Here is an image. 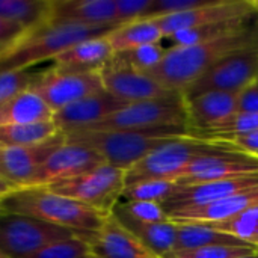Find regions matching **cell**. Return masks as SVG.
Masks as SVG:
<instances>
[{"label":"cell","instance_id":"6da1fadb","mask_svg":"<svg viewBox=\"0 0 258 258\" xmlns=\"http://www.w3.org/2000/svg\"><path fill=\"white\" fill-rule=\"evenodd\" d=\"M255 47H258V15L246 27L222 38L187 47L168 48L162 62L145 74L171 91L183 92L221 60Z\"/></svg>","mask_w":258,"mask_h":258},{"label":"cell","instance_id":"7a4b0ae2","mask_svg":"<svg viewBox=\"0 0 258 258\" xmlns=\"http://www.w3.org/2000/svg\"><path fill=\"white\" fill-rule=\"evenodd\" d=\"M115 27L118 26H89L74 21L47 20L26 30L17 41L0 50V73L30 70L39 62L53 60L79 42L106 36Z\"/></svg>","mask_w":258,"mask_h":258},{"label":"cell","instance_id":"3957f363","mask_svg":"<svg viewBox=\"0 0 258 258\" xmlns=\"http://www.w3.org/2000/svg\"><path fill=\"white\" fill-rule=\"evenodd\" d=\"M5 213L24 215L77 233H97L110 216L47 187H21L0 198Z\"/></svg>","mask_w":258,"mask_h":258},{"label":"cell","instance_id":"277c9868","mask_svg":"<svg viewBox=\"0 0 258 258\" xmlns=\"http://www.w3.org/2000/svg\"><path fill=\"white\" fill-rule=\"evenodd\" d=\"M183 136H187V130L181 127L148 132L74 130L65 133L67 142L86 145L97 151L104 163L124 171L166 142Z\"/></svg>","mask_w":258,"mask_h":258},{"label":"cell","instance_id":"5b68a950","mask_svg":"<svg viewBox=\"0 0 258 258\" xmlns=\"http://www.w3.org/2000/svg\"><path fill=\"white\" fill-rule=\"evenodd\" d=\"M227 148L231 147L219 141H201L190 136L172 139L128 168L124 178L125 186L145 180L177 181L194 160Z\"/></svg>","mask_w":258,"mask_h":258},{"label":"cell","instance_id":"8992f818","mask_svg":"<svg viewBox=\"0 0 258 258\" xmlns=\"http://www.w3.org/2000/svg\"><path fill=\"white\" fill-rule=\"evenodd\" d=\"M186 107L181 92L166 98L130 103L101 121L80 128L98 132H148L163 128H186ZM187 130V128H186Z\"/></svg>","mask_w":258,"mask_h":258},{"label":"cell","instance_id":"52a82bcc","mask_svg":"<svg viewBox=\"0 0 258 258\" xmlns=\"http://www.w3.org/2000/svg\"><path fill=\"white\" fill-rule=\"evenodd\" d=\"M83 234L89 233H77L24 215L0 216V251L9 258H27L53 242Z\"/></svg>","mask_w":258,"mask_h":258},{"label":"cell","instance_id":"ba28073f","mask_svg":"<svg viewBox=\"0 0 258 258\" xmlns=\"http://www.w3.org/2000/svg\"><path fill=\"white\" fill-rule=\"evenodd\" d=\"M124 178V169L103 163L89 172L62 183L51 184L47 189L110 215L113 207L121 201L125 186Z\"/></svg>","mask_w":258,"mask_h":258},{"label":"cell","instance_id":"9c48e42d","mask_svg":"<svg viewBox=\"0 0 258 258\" xmlns=\"http://www.w3.org/2000/svg\"><path fill=\"white\" fill-rule=\"evenodd\" d=\"M33 89L53 112H57L82 98L104 91L100 71H65L51 67L35 76Z\"/></svg>","mask_w":258,"mask_h":258},{"label":"cell","instance_id":"30bf717a","mask_svg":"<svg viewBox=\"0 0 258 258\" xmlns=\"http://www.w3.org/2000/svg\"><path fill=\"white\" fill-rule=\"evenodd\" d=\"M258 79V47L236 53L203 74L189 85L183 97L197 95L207 91H222L239 94Z\"/></svg>","mask_w":258,"mask_h":258},{"label":"cell","instance_id":"8fae6325","mask_svg":"<svg viewBox=\"0 0 258 258\" xmlns=\"http://www.w3.org/2000/svg\"><path fill=\"white\" fill-rule=\"evenodd\" d=\"M254 174H258L257 156L227 148L194 160L175 183L180 186H192Z\"/></svg>","mask_w":258,"mask_h":258},{"label":"cell","instance_id":"7c38bea8","mask_svg":"<svg viewBox=\"0 0 258 258\" xmlns=\"http://www.w3.org/2000/svg\"><path fill=\"white\" fill-rule=\"evenodd\" d=\"M100 76L104 91L127 104L166 98L178 94L177 91L162 86L148 74L124 65L115 56H112L110 60L100 70Z\"/></svg>","mask_w":258,"mask_h":258},{"label":"cell","instance_id":"4fadbf2b","mask_svg":"<svg viewBox=\"0 0 258 258\" xmlns=\"http://www.w3.org/2000/svg\"><path fill=\"white\" fill-rule=\"evenodd\" d=\"M103 163L101 156L92 148L82 144L65 142L50 154L27 187H48L89 172Z\"/></svg>","mask_w":258,"mask_h":258},{"label":"cell","instance_id":"5bb4252c","mask_svg":"<svg viewBox=\"0 0 258 258\" xmlns=\"http://www.w3.org/2000/svg\"><path fill=\"white\" fill-rule=\"evenodd\" d=\"M254 15L255 11L251 5V0H209L200 8L160 18H153V21L160 27L166 38L180 30L243 20Z\"/></svg>","mask_w":258,"mask_h":258},{"label":"cell","instance_id":"9a60e30c","mask_svg":"<svg viewBox=\"0 0 258 258\" xmlns=\"http://www.w3.org/2000/svg\"><path fill=\"white\" fill-rule=\"evenodd\" d=\"M65 142V133L59 132L39 144L26 147H3L0 148V174L18 189L27 187L42 163Z\"/></svg>","mask_w":258,"mask_h":258},{"label":"cell","instance_id":"2e32d148","mask_svg":"<svg viewBox=\"0 0 258 258\" xmlns=\"http://www.w3.org/2000/svg\"><path fill=\"white\" fill-rule=\"evenodd\" d=\"M258 189V174L254 175H245V177H236L228 180H219V181H210L203 184H192V186H180L175 190V194L162 204L163 210L168 213L200 207L206 204H212L243 192L257 190Z\"/></svg>","mask_w":258,"mask_h":258},{"label":"cell","instance_id":"e0dca14e","mask_svg":"<svg viewBox=\"0 0 258 258\" xmlns=\"http://www.w3.org/2000/svg\"><path fill=\"white\" fill-rule=\"evenodd\" d=\"M92 255L98 258H160L142 245L110 213L104 225L88 237Z\"/></svg>","mask_w":258,"mask_h":258},{"label":"cell","instance_id":"ac0fdd59","mask_svg":"<svg viewBox=\"0 0 258 258\" xmlns=\"http://www.w3.org/2000/svg\"><path fill=\"white\" fill-rule=\"evenodd\" d=\"M127 103L115 98L109 92L103 91L86 98H82L53 115V122L59 128V132L68 133L74 130H80L89 127L103 118L109 116L110 113L119 110Z\"/></svg>","mask_w":258,"mask_h":258},{"label":"cell","instance_id":"d6986e66","mask_svg":"<svg viewBox=\"0 0 258 258\" xmlns=\"http://www.w3.org/2000/svg\"><path fill=\"white\" fill-rule=\"evenodd\" d=\"M183 95V94H181ZM184 98L187 132L209 127L233 112H236L237 94L222 91H207Z\"/></svg>","mask_w":258,"mask_h":258},{"label":"cell","instance_id":"ffe728a7","mask_svg":"<svg viewBox=\"0 0 258 258\" xmlns=\"http://www.w3.org/2000/svg\"><path fill=\"white\" fill-rule=\"evenodd\" d=\"M48 20L89 26H119L115 0H51Z\"/></svg>","mask_w":258,"mask_h":258},{"label":"cell","instance_id":"44dd1931","mask_svg":"<svg viewBox=\"0 0 258 258\" xmlns=\"http://www.w3.org/2000/svg\"><path fill=\"white\" fill-rule=\"evenodd\" d=\"M255 206H258V189L243 192L212 204L171 212L168 213V218L174 224H212L230 219Z\"/></svg>","mask_w":258,"mask_h":258},{"label":"cell","instance_id":"7402d4cb","mask_svg":"<svg viewBox=\"0 0 258 258\" xmlns=\"http://www.w3.org/2000/svg\"><path fill=\"white\" fill-rule=\"evenodd\" d=\"M113 56L106 36L79 42L53 59V67L65 71H100Z\"/></svg>","mask_w":258,"mask_h":258},{"label":"cell","instance_id":"603a6c76","mask_svg":"<svg viewBox=\"0 0 258 258\" xmlns=\"http://www.w3.org/2000/svg\"><path fill=\"white\" fill-rule=\"evenodd\" d=\"M54 112L30 88L0 103V127L53 121Z\"/></svg>","mask_w":258,"mask_h":258},{"label":"cell","instance_id":"cb8c5ba5","mask_svg":"<svg viewBox=\"0 0 258 258\" xmlns=\"http://www.w3.org/2000/svg\"><path fill=\"white\" fill-rule=\"evenodd\" d=\"M112 215L125 230H128L142 245H145L156 255L163 258L174 251L177 227L171 221L147 224V222H138L118 212H112Z\"/></svg>","mask_w":258,"mask_h":258},{"label":"cell","instance_id":"d4e9b609","mask_svg":"<svg viewBox=\"0 0 258 258\" xmlns=\"http://www.w3.org/2000/svg\"><path fill=\"white\" fill-rule=\"evenodd\" d=\"M107 39L115 54L142 45L163 42L165 35L153 20L141 18L136 21L119 24L107 35Z\"/></svg>","mask_w":258,"mask_h":258},{"label":"cell","instance_id":"484cf974","mask_svg":"<svg viewBox=\"0 0 258 258\" xmlns=\"http://www.w3.org/2000/svg\"><path fill=\"white\" fill-rule=\"evenodd\" d=\"M51 0H0V18L30 30L48 20Z\"/></svg>","mask_w":258,"mask_h":258},{"label":"cell","instance_id":"4316f807","mask_svg":"<svg viewBox=\"0 0 258 258\" xmlns=\"http://www.w3.org/2000/svg\"><path fill=\"white\" fill-rule=\"evenodd\" d=\"M257 18V14L249 18L243 20H234V21H225V23H216V24H207L201 27H194L187 30H180L175 32L169 36H166L163 41L168 42V48L171 47H187V45H195L207 41H213L218 38H222L228 33H233L236 30H240L251 24Z\"/></svg>","mask_w":258,"mask_h":258},{"label":"cell","instance_id":"83f0119b","mask_svg":"<svg viewBox=\"0 0 258 258\" xmlns=\"http://www.w3.org/2000/svg\"><path fill=\"white\" fill-rule=\"evenodd\" d=\"M175 227L177 236L174 251H189L210 245H245L237 239L219 233L204 224H175Z\"/></svg>","mask_w":258,"mask_h":258},{"label":"cell","instance_id":"f1b7e54d","mask_svg":"<svg viewBox=\"0 0 258 258\" xmlns=\"http://www.w3.org/2000/svg\"><path fill=\"white\" fill-rule=\"evenodd\" d=\"M59 133L53 121L23 125H3L0 127V148L3 147H26L39 144Z\"/></svg>","mask_w":258,"mask_h":258},{"label":"cell","instance_id":"f546056e","mask_svg":"<svg viewBox=\"0 0 258 258\" xmlns=\"http://www.w3.org/2000/svg\"><path fill=\"white\" fill-rule=\"evenodd\" d=\"M204 225H209L219 233L228 234L258 251V206L251 207L230 219Z\"/></svg>","mask_w":258,"mask_h":258},{"label":"cell","instance_id":"4dcf8cb0","mask_svg":"<svg viewBox=\"0 0 258 258\" xmlns=\"http://www.w3.org/2000/svg\"><path fill=\"white\" fill-rule=\"evenodd\" d=\"M178 189L175 181L166 180H145L124 186L121 201H147V203H166Z\"/></svg>","mask_w":258,"mask_h":258},{"label":"cell","instance_id":"1f68e13d","mask_svg":"<svg viewBox=\"0 0 258 258\" xmlns=\"http://www.w3.org/2000/svg\"><path fill=\"white\" fill-rule=\"evenodd\" d=\"M166 51H168V47L163 42H157V44H148V45L127 50V51L115 53L113 56L119 62H122L124 65L136 71L150 73L162 62Z\"/></svg>","mask_w":258,"mask_h":258},{"label":"cell","instance_id":"d6a6232c","mask_svg":"<svg viewBox=\"0 0 258 258\" xmlns=\"http://www.w3.org/2000/svg\"><path fill=\"white\" fill-rule=\"evenodd\" d=\"M91 234L92 233L53 242L27 258H91L92 251L88 242Z\"/></svg>","mask_w":258,"mask_h":258},{"label":"cell","instance_id":"836d02e7","mask_svg":"<svg viewBox=\"0 0 258 258\" xmlns=\"http://www.w3.org/2000/svg\"><path fill=\"white\" fill-rule=\"evenodd\" d=\"M258 252L246 245H210L189 251H172L163 258H237Z\"/></svg>","mask_w":258,"mask_h":258},{"label":"cell","instance_id":"e575fe53","mask_svg":"<svg viewBox=\"0 0 258 258\" xmlns=\"http://www.w3.org/2000/svg\"><path fill=\"white\" fill-rule=\"evenodd\" d=\"M112 212L122 213L138 222H169L163 207L157 203L147 201H119Z\"/></svg>","mask_w":258,"mask_h":258},{"label":"cell","instance_id":"d590c367","mask_svg":"<svg viewBox=\"0 0 258 258\" xmlns=\"http://www.w3.org/2000/svg\"><path fill=\"white\" fill-rule=\"evenodd\" d=\"M35 73L30 70H11L0 73V103L12 98L14 95L20 94L21 91L30 88Z\"/></svg>","mask_w":258,"mask_h":258},{"label":"cell","instance_id":"8d00e7d4","mask_svg":"<svg viewBox=\"0 0 258 258\" xmlns=\"http://www.w3.org/2000/svg\"><path fill=\"white\" fill-rule=\"evenodd\" d=\"M209 0H151L144 18H160L203 6Z\"/></svg>","mask_w":258,"mask_h":258},{"label":"cell","instance_id":"74e56055","mask_svg":"<svg viewBox=\"0 0 258 258\" xmlns=\"http://www.w3.org/2000/svg\"><path fill=\"white\" fill-rule=\"evenodd\" d=\"M118 23H130L145 17L151 0H115Z\"/></svg>","mask_w":258,"mask_h":258},{"label":"cell","instance_id":"f35d334b","mask_svg":"<svg viewBox=\"0 0 258 258\" xmlns=\"http://www.w3.org/2000/svg\"><path fill=\"white\" fill-rule=\"evenodd\" d=\"M218 141L227 144L233 150H237V151H242V153H248V154H252V156H257L258 157V128L246 133V135H240V136H234V138H227V139H218Z\"/></svg>","mask_w":258,"mask_h":258},{"label":"cell","instance_id":"ab89813d","mask_svg":"<svg viewBox=\"0 0 258 258\" xmlns=\"http://www.w3.org/2000/svg\"><path fill=\"white\" fill-rule=\"evenodd\" d=\"M236 112L258 113V80L237 94Z\"/></svg>","mask_w":258,"mask_h":258},{"label":"cell","instance_id":"60d3db41","mask_svg":"<svg viewBox=\"0 0 258 258\" xmlns=\"http://www.w3.org/2000/svg\"><path fill=\"white\" fill-rule=\"evenodd\" d=\"M26 30L14 23H9L3 18H0V50L17 41Z\"/></svg>","mask_w":258,"mask_h":258},{"label":"cell","instance_id":"b9f144b4","mask_svg":"<svg viewBox=\"0 0 258 258\" xmlns=\"http://www.w3.org/2000/svg\"><path fill=\"white\" fill-rule=\"evenodd\" d=\"M17 189H18V187H17L14 183H11L6 177H3V175L0 174V198L6 197L8 194L14 192V190H17Z\"/></svg>","mask_w":258,"mask_h":258},{"label":"cell","instance_id":"7bdbcfd3","mask_svg":"<svg viewBox=\"0 0 258 258\" xmlns=\"http://www.w3.org/2000/svg\"><path fill=\"white\" fill-rule=\"evenodd\" d=\"M251 5H252V8H254L255 14L258 15V0H251Z\"/></svg>","mask_w":258,"mask_h":258},{"label":"cell","instance_id":"ee69618b","mask_svg":"<svg viewBox=\"0 0 258 258\" xmlns=\"http://www.w3.org/2000/svg\"><path fill=\"white\" fill-rule=\"evenodd\" d=\"M237 258H258V252H255V254H251V255H245V257H237Z\"/></svg>","mask_w":258,"mask_h":258},{"label":"cell","instance_id":"f6af8a7d","mask_svg":"<svg viewBox=\"0 0 258 258\" xmlns=\"http://www.w3.org/2000/svg\"><path fill=\"white\" fill-rule=\"evenodd\" d=\"M0 258H9V257H8V255H5V254H3V252L0 251Z\"/></svg>","mask_w":258,"mask_h":258},{"label":"cell","instance_id":"bcb514c9","mask_svg":"<svg viewBox=\"0 0 258 258\" xmlns=\"http://www.w3.org/2000/svg\"><path fill=\"white\" fill-rule=\"evenodd\" d=\"M3 213H5V212H3V209H2V206H0V216H2Z\"/></svg>","mask_w":258,"mask_h":258},{"label":"cell","instance_id":"7dc6e473","mask_svg":"<svg viewBox=\"0 0 258 258\" xmlns=\"http://www.w3.org/2000/svg\"><path fill=\"white\" fill-rule=\"evenodd\" d=\"M91 258H98V257H95V255H92V257H91Z\"/></svg>","mask_w":258,"mask_h":258},{"label":"cell","instance_id":"c3c4849f","mask_svg":"<svg viewBox=\"0 0 258 258\" xmlns=\"http://www.w3.org/2000/svg\"><path fill=\"white\" fill-rule=\"evenodd\" d=\"M257 80H258V79H257Z\"/></svg>","mask_w":258,"mask_h":258}]
</instances>
